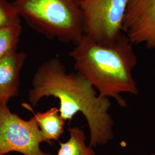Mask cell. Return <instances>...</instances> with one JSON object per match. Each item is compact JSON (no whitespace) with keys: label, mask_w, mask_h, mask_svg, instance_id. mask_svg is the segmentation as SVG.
<instances>
[{"label":"cell","mask_w":155,"mask_h":155,"mask_svg":"<svg viewBox=\"0 0 155 155\" xmlns=\"http://www.w3.org/2000/svg\"><path fill=\"white\" fill-rule=\"evenodd\" d=\"M22 31L21 21L0 27V59L17 51Z\"/></svg>","instance_id":"obj_10"},{"label":"cell","mask_w":155,"mask_h":155,"mask_svg":"<svg viewBox=\"0 0 155 155\" xmlns=\"http://www.w3.org/2000/svg\"><path fill=\"white\" fill-rule=\"evenodd\" d=\"M149 155H155V153H151V154H150Z\"/></svg>","instance_id":"obj_12"},{"label":"cell","mask_w":155,"mask_h":155,"mask_svg":"<svg viewBox=\"0 0 155 155\" xmlns=\"http://www.w3.org/2000/svg\"><path fill=\"white\" fill-rule=\"evenodd\" d=\"M12 3L20 18L48 39L76 45L83 38L81 0H15Z\"/></svg>","instance_id":"obj_3"},{"label":"cell","mask_w":155,"mask_h":155,"mask_svg":"<svg viewBox=\"0 0 155 155\" xmlns=\"http://www.w3.org/2000/svg\"><path fill=\"white\" fill-rule=\"evenodd\" d=\"M46 97L59 100V110L66 121H71L79 112L82 113L89 127L91 147L105 145L114 138V121L109 113V98L100 96L80 73L67 72L58 56L39 66L28 92V100L33 107Z\"/></svg>","instance_id":"obj_1"},{"label":"cell","mask_w":155,"mask_h":155,"mask_svg":"<svg viewBox=\"0 0 155 155\" xmlns=\"http://www.w3.org/2000/svg\"><path fill=\"white\" fill-rule=\"evenodd\" d=\"M123 33L133 45L155 49V0H127Z\"/></svg>","instance_id":"obj_6"},{"label":"cell","mask_w":155,"mask_h":155,"mask_svg":"<svg viewBox=\"0 0 155 155\" xmlns=\"http://www.w3.org/2000/svg\"><path fill=\"white\" fill-rule=\"evenodd\" d=\"M81 1H82V0H81Z\"/></svg>","instance_id":"obj_13"},{"label":"cell","mask_w":155,"mask_h":155,"mask_svg":"<svg viewBox=\"0 0 155 155\" xmlns=\"http://www.w3.org/2000/svg\"><path fill=\"white\" fill-rule=\"evenodd\" d=\"M20 21L13 3L8 0H0V27Z\"/></svg>","instance_id":"obj_11"},{"label":"cell","mask_w":155,"mask_h":155,"mask_svg":"<svg viewBox=\"0 0 155 155\" xmlns=\"http://www.w3.org/2000/svg\"><path fill=\"white\" fill-rule=\"evenodd\" d=\"M27 54L15 52L0 59V105L8 104L19 93L20 74Z\"/></svg>","instance_id":"obj_7"},{"label":"cell","mask_w":155,"mask_h":155,"mask_svg":"<svg viewBox=\"0 0 155 155\" xmlns=\"http://www.w3.org/2000/svg\"><path fill=\"white\" fill-rule=\"evenodd\" d=\"M70 138L60 143L57 155H97L94 148L86 143V137L79 127H69Z\"/></svg>","instance_id":"obj_9"},{"label":"cell","mask_w":155,"mask_h":155,"mask_svg":"<svg viewBox=\"0 0 155 155\" xmlns=\"http://www.w3.org/2000/svg\"><path fill=\"white\" fill-rule=\"evenodd\" d=\"M70 56L76 71L92 84L101 97L114 98L120 106L126 107L121 94H139L132 74L137 58L125 34L108 45L98 43L84 35Z\"/></svg>","instance_id":"obj_2"},{"label":"cell","mask_w":155,"mask_h":155,"mask_svg":"<svg viewBox=\"0 0 155 155\" xmlns=\"http://www.w3.org/2000/svg\"><path fill=\"white\" fill-rule=\"evenodd\" d=\"M45 139L33 116L25 120L12 113L8 104L0 105V155L18 152L22 155H52L40 148Z\"/></svg>","instance_id":"obj_5"},{"label":"cell","mask_w":155,"mask_h":155,"mask_svg":"<svg viewBox=\"0 0 155 155\" xmlns=\"http://www.w3.org/2000/svg\"><path fill=\"white\" fill-rule=\"evenodd\" d=\"M127 0H82L84 35L108 45L123 34L122 22Z\"/></svg>","instance_id":"obj_4"},{"label":"cell","mask_w":155,"mask_h":155,"mask_svg":"<svg viewBox=\"0 0 155 155\" xmlns=\"http://www.w3.org/2000/svg\"><path fill=\"white\" fill-rule=\"evenodd\" d=\"M22 105L33 113L43 136L51 144L52 141L58 140L64 133L66 121L61 116L57 107H52L43 113H35L30 105L24 103Z\"/></svg>","instance_id":"obj_8"}]
</instances>
